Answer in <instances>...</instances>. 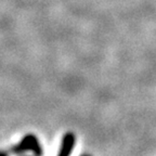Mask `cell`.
<instances>
[{
	"instance_id": "cell-4",
	"label": "cell",
	"mask_w": 156,
	"mask_h": 156,
	"mask_svg": "<svg viewBox=\"0 0 156 156\" xmlns=\"http://www.w3.org/2000/svg\"><path fill=\"white\" fill-rule=\"evenodd\" d=\"M81 156H90V155H88V154H83V155H81Z\"/></svg>"
},
{
	"instance_id": "cell-3",
	"label": "cell",
	"mask_w": 156,
	"mask_h": 156,
	"mask_svg": "<svg viewBox=\"0 0 156 156\" xmlns=\"http://www.w3.org/2000/svg\"><path fill=\"white\" fill-rule=\"evenodd\" d=\"M10 152H5V151H0V156H9Z\"/></svg>"
},
{
	"instance_id": "cell-1",
	"label": "cell",
	"mask_w": 156,
	"mask_h": 156,
	"mask_svg": "<svg viewBox=\"0 0 156 156\" xmlns=\"http://www.w3.org/2000/svg\"><path fill=\"white\" fill-rule=\"evenodd\" d=\"M27 151L33 152L35 156H42L44 150L41 147V144L39 142L38 138L35 134H26L23 136V139L20 141V143L13 145L10 149V153L15 154V155H21Z\"/></svg>"
},
{
	"instance_id": "cell-2",
	"label": "cell",
	"mask_w": 156,
	"mask_h": 156,
	"mask_svg": "<svg viewBox=\"0 0 156 156\" xmlns=\"http://www.w3.org/2000/svg\"><path fill=\"white\" fill-rule=\"evenodd\" d=\"M76 143V136L73 132H66L62 138L60 150L56 156H71Z\"/></svg>"
}]
</instances>
